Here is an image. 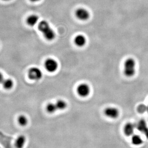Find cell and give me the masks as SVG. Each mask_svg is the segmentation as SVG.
I'll return each instance as SVG.
<instances>
[{
  "label": "cell",
  "instance_id": "obj_1",
  "mask_svg": "<svg viewBox=\"0 0 148 148\" xmlns=\"http://www.w3.org/2000/svg\"><path fill=\"white\" fill-rule=\"evenodd\" d=\"M38 29L43 33V36L47 40H52L56 37V34L53 29L50 27L49 23L46 21L40 22L38 26Z\"/></svg>",
  "mask_w": 148,
  "mask_h": 148
},
{
  "label": "cell",
  "instance_id": "obj_14",
  "mask_svg": "<svg viewBox=\"0 0 148 148\" xmlns=\"http://www.w3.org/2000/svg\"><path fill=\"white\" fill-rule=\"evenodd\" d=\"M57 110H64L67 107V104L64 100H59L56 103Z\"/></svg>",
  "mask_w": 148,
  "mask_h": 148
},
{
  "label": "cell",
  "instance_id": "obj_8",
  "mask_svg": "<svg viewBox=\"0 0 148 148\" xmlns=\"http://www.w3.org/2000/svg\"><path fill=\"white\" fill-rule=\"evenodd\" d=\"M104 114L109 118L115 119L118 116L119 112L118 109L115 107H109L104 110Z\"/></svg>",
  "mask_w": 148,
  "mask_h": 148
},
{
  "label": "cell",
  "instance_id": "obj_5",
  "mask_svg": "<svg viewBox=\"0 0 148 148\" xmlns=\"http://www.w3.org/2000/svg\"><path fill=\"white\" fill-rule=\"evenodd\" d=\"M77 92L81 97H87L90 94V87L88 84L85 83L80 84L77 88Z\"/></svg>",
  "mask_w": 148,
  "mask_h": 148
},
{
  "label": "cell",
  "instance_id": "obj_3",
  "mask_svg": "<svg viewBox=\"0 0 148 148\" xmlns=\"http://www.w3.org/2000/svg\"><path fill=\"white\" fill-rule=\"evenodd\" d=\"M29 77L33 80H38L42 77V73L41 70L37 67H32L29 71Z\"/></svg>",
  "mask_w": 148,
  "mask_h": 148
},
{
  "label": "cell",
  "instance_id": "obj_13",
  "mask_svg": "<svg viewBox=\"0 0 148 148\" xmlns=\"http://www.w3.org/2000/svg\"><path fill=\"white\" fill-rule=\"evenodd\" d=\"M132 143L134 145L138 146L143 144V140L140 136L138 135H135L132 137Z\"/></svg>",
  "mask_w": 148,
  "mask_h": 148
},
{
  "label": "cell",
  "instance_id": "obj_16",
  "mask_svg": "<svg viewBox=\"0 0 148 148\" xmlns=\"http://www.w3.org/2000/svg\"><path fill=\"white\" fill-rule=\"evenodd\" d=\"M46 110L50 114H53L56 112L57 111V108L56 106V103H50L47 104L46 106Z\"/></svg>",
  "mask_w": 148,
  "mask_h": 148
},
{
  "label": "cell",
  "instance_id": "obj_10",
  "mask_svg": "<svg viewBox=\"0 0 148 148\" xmlns=\"http://www.w3.org/2000/svg\"><path fill=\"white\" fill-rule=\"evenodd\" d=\"M75 45L78 47H83L86 43V39L85 36L82 35H78L76 36L74 40Z\"/></svg>",
  "mask_w": 148,
  "mask_h": 148
},
{
  "label": "cell",
  "instance_id": "obj_15",
  "mask_svg": "<svg viewBox=\"0 0 148 148\" xmlns=\"http://www.w3.org/2000/svg\"><path fill=\"white\" fill-rule=\"evenodd\" d=\"M3 87L6 90H10L13 87V82L11 79H6L3 80Z\"/></svg>",
  "mask_w": 148,
  "mask_h": 148
},
{
  "label": "cell",
  "instance_id": "obj_20",
  "mask_svg": "<svg viewBox=\"0 0 148 148\" xmlns=\"http://www.w3.org/2000/svg\"><path fill=\"white\" fill-rule=\"evenodd\" d=\"M32 1H39L40 0H30Z\"/></svg>",
  "mask_w": 148,
  "mask_h": 148
},
{
  "label": "cell",
  "instance_id": "obj_4",
  "mask_svg": "<svg viewBox=\"0 0 148 148\" xmlns=\"http://www.w3.org/2000/svg\"><path fill=\"white\" fill-rule=\"evenodd\" d=\"M58 65L57 62L53 59H48L45 62V67L49 72H54L57 70Z\"/></svg>",
  "mask_w": 148,
  "mask_h": 148
},
{
  "label": "cell",
  "instance_id": "obj_18",
  "mask_svg": "<svg viewBox=\"0 0 148 148\" xmlns=\"http://www.w3.org/2000/svg\"><path fill=\"white\" fill-rule=\"evenodd\" d=\"M137 110L140 114H143L146 111H147V106H145L144 104H140L138 107Z\"/></svg>",
  "mask_w": 148,
  "mask_h": 148
},
{
  "label": "cell",
  "instance_id": "obj_7",
  "mask_svg": "<svg viewBox=\"0 0 148 148\" xmlns=\"http://www.w3.org/2000/svg\"><path fill=\"white\" fill-rule=\"evenodd\" d=\"M75 15L79 19L81 20H87L90 17V13L85 9L80 8L77 9L75 12Z\"/></svg>",
  "mask_w": 148,
  "mask_h": 148
},
{
  "label": "cell",
  "instance_id": "obj_17",
  "mask_svg": "<svg viewBox=\"0 0 148 148\" xmlns=\"http://www.w3.org/2000/svg\"><path fill=\"white\" fill-rule=\"evenodd\" d=\"M18 122L21 126H25L28 123L27 117L24 115H21L18 118Z\"/></svg>",
  "mask_w": 148,
  "mask_h": 148
},
{
  "label": "cell",
  "instance_id": "obj_12",
  "mask_svg": "<svg viewBox=\"0 0 148 148\" xmlns=\"http://www.w3.org/2000/svg\"><path fill=\"white\" fill-rule=\"evenodd\" d=\"M38 17L36 15H31L29 17H27V24L30 26H34L37 24L38 21Z\"/></svg>",
  "mask_w": 148,
  "mask_h": 148
},
{
  "label": "cell",
  "instance_id": "obj_19",
  "mask_svg": "<svg viewBox=\"0 0 148 148\" xmlns=\"http://www.w3.org/2000/svg\"><path fill=\"white\" fill-rule=\"evenodd\" d=\"M3 77L1 73H0V84L2 83L3 81Z\"/></svg>",
  "mask_w": 148,
  "mask_h": 148
},
{
  "label": "cell",
  "instance_id": "obj_22",
  "mask_svg": "<svg viewBox=\"0 0 148 148\" xmlns=\"http://www.w3.org/2000/svg\"><path fill=\"white\" fill-rule=\"evenodd\" d=\"M3 1H9V0H3Z\"/></svg>",
  "mask_w": 148,
  "mask_h": 148
},
{
  "label": "cell",
  "instance_id": "obj_2",
  "mask_svg": "<svg viewBox=\"0 0 148 148\" xmlns=\"http://www.w3.org/2000/svg\"><path fill=\"white\" fill-rule=\"evenodd\" d=\"M135 61L133 58H129L124 64V74L127 77H133L136 72Z\"/></svg>",
  "mask_w": 148,
  "mask_h": 148
},
{
  "label": "cell",
  "instance_id": "obj_9",
  "mask_svg": "<svg viewBox=\"0 0 148 148\" xmlns=\"http://www.w3.org/2000/svg\"><path fill=\"white\" fill-rule=\"evenodd\" d=\"M135 128V125L131 123H128L126 124L124 127V133L125 134V135L127 136L132 135L134 133V130Z\"/></svg>",
  "mask_w": 148,
  "mask_h": 148
},
{
  "label": "cell",
  "instance_id": "obj_6",
  "mask_svg": "<svg viewBox=\"0 0 148 148\" xmlns=\"http://www.w3.org/2000/svg\"><path fill=\"white\" fill-rule=\"evenodd\" d=\"M136 128L138 131L142 133L148 138V127L145 121L144 120H140L138 121L135 125Z\"/></svg>",
  "mask_w": 148,
  "mask_h": 148
},
{
  "label": "cell",
  "instance_id": "obj_11",
  "mask_svg": "<svg viewBox=\"0 0 148 148\" xmlns=\"http://www.w3.org/2000/svg\"><path fill=\"white\" fill-rule=\"evenodd\" d=\"M26 138L24 136H20L16 139L14 145L16 148H23L26 144Z\"/></svg>",
  "mask_w": 148,
  "mask_h": 148
},
{
  "label": "cell",
  "instance_id": "obj_21",
  "mask_svg": "<svg viewBox=\"0 0 148 148\" xmlns=\"http://www.w3.org/2000/svg\"><path fill=\"white\" fill-rule=\"evenodd\" d=\"M147 112H148V104L147 106Z\"/></svg>",
  "mask_w": 148,
  "mask_h": 148
}]
</instances>
